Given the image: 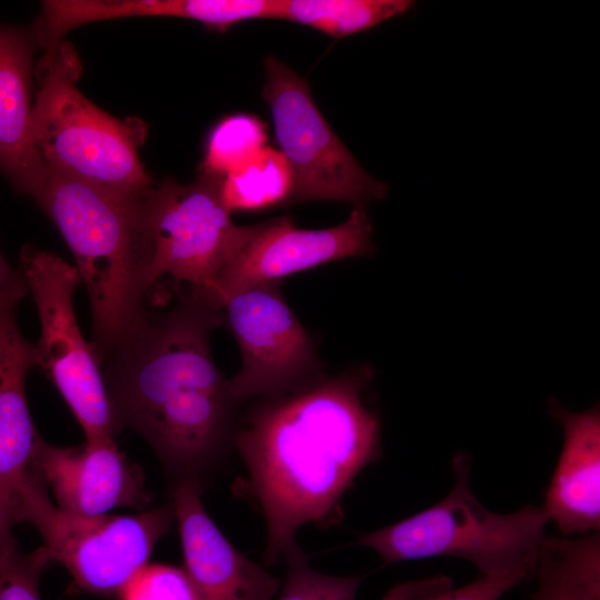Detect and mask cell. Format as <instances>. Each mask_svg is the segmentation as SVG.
Listing matches in <instances>:
<instances>
[{"label": "cell", "mask_w": 600, "mask_h": 600, "mask_svg": "<svg viewBox=\"0 0 600 600\" xmlns=\"http://www.w3.org/2000/svg\"><path fill=\"white\" fill-rule=\"evenodd\" d=\"M371 369L319 374L264 399L237 424L233 446L247 476L234 487L263 516L264 563L297 546L304 524L342 519L341 500L357 476L381 452V428L366 404Z\"/></svg>", "instance_id": "1"}, {"label": "cell", "mask_w": 600, "mask_h": 600, "mask_svg": "<svg viewBox=\"0 0 600 600\" xmlns=\"http://www.w3.org/2000/svg\"><path fill=\"white\" fill-rule=\"evenodd\" d=\"M538 588L533 600H600V591L578 579L559 557L549 537L541 543L536 576Z\"/></svg>", "instance_id": "23"}, {"label": "cell", "mask_w": 600, "mask_h": 600, "mask_svg": "<svg viewBox=\"0 0 600 600\" xmlns=\"http://www.w3.org/2000/svg\"><path fill=\"white\" fill-rule=\"evenodd\" d=\"M456 481L437 504L402 521L363 533L354 546L372 549L384 564L449 556L471 562L482 576L536 561L549 522L542 507L512 513L483 507L469 486L464 454L453 460Z\"/></svg>", "instance_id": "5"}, {"label": "cell", "mask_w": 600, "mask_h": 600, "mask_svg": "<svg viewBox=\"0 0 600 600\" xmlns=\"http://www.w3.org/2000/svg\"><path fill=\"white\" fill-rule=\"evenodd\" d=\"M262 98L292 176L289 204L340 201L362 208L384 198L388 186L369 176L316 106L308 82L273 56L263 60Z\"/></svg>", "instance_id": "9"}, {"label": "cell", "mask_w": 600, "mask_h": 600, "mask_svg": "<svg viewBox=\"0 0 600 600\" xmlns=\"http://www.w3.org/2000/svg\"><path fill=\"white\" fill-rule=\"evenodd\" d=\"M29 469L50 488L57 507L79 516H104L124 507L142 511L153 498L142 470L116 440L58 447L39 436Z\"/></svg>", "instance_id": "12"}, {"label": "cell", "mask_w": 600, "mask_h": 600, "mask_svg": "<svg viewBox=\"0 0 600 600\" xmlns=\"http://www.w3.org/2000/svg\"><path fill=\"white\" fill-rule=\"evenodd\" d=\"M220 308L241 352V369L230 379L239 404L283 394L321 374L316 343L283 298L281 283L237 291Z\"/></svg>", "instance_id": "10"}, {"label": "cell", "mask_w": 600, "mask_h": 600, "mask_svg": "<svg viewBox=\"0 0 600 600\" xmlns=\"http://www.w3.org/2000/svg\"><path fill=\"white\" fill-rule=\"evenodd\" d=\"M37 49L31 26L0 23V172L33 199L49 174L29 133Z\"/></svg>", "instance_id": "14"}, {"label": "cell", "mask_w": 600, "mask_h": 600, "mask_svg": "<svg viewBox=\"0 0 600 600\" xmlns=\"http://www.w3.org/2000/svg\"><path fill=\"white\" fill-rule=\"evenodd\" d=\"M222 179L199 171L190 183L166 178L144 193L151 288L169 277L210 301L220 272L248 232V226L234 224L222 201Z\"/></svg>", "instance_id": "7"}, {"label": "cell", "mask_w": 600, "mask_h": 600, "mask_svg": "<svg viewBox=\"0 0 600 600\" xmlns=\"http://www.w3.org/2000/svg\"><path fill=\"white\" fill-rule=\"evenodd\" d=\"M292 176L283 154L264 146L222 179L221 198L230 212L289 204Z\"/></svg>", "instance_id": "17"}, {"label": "cell", "mask_w": 600, "mask_h": 600, "mask_svg": "<svg viewBox=\"0 0 600 600\" xmlns=\"http://www.w3.org/2000/svg\"><path fill=\"white\" fill-rule=\"evenodd\" d=\"M564 432L562 450L542 507L563 537L600 530V412H571L553 402Z\"/></svg>", "instance_id": "15"}, {"label": "cell", "mask_w": 600, "mask_h": 600, "mask_svg": "<svg viewBox=\"0 0 600 600\" xmlns=\"http://www.w3.org/2000/svg\"><path fill=\"white\" fill-rule=\"evenodd\" d=\"M202 486L193 481L172 484L183 572L194 600H272L280 580L242 554L208 516Z\"/></svg>", "instance_id": "13"}, {"label": "cell", "mask_w": 600, "mask_h": 600, "mask_svg": "<svg viewBox=\"0 0 600 600\" xmlns=\"http://www.w3.org/2000/svg\"><path fill=\"white\" fill-rule=\"evenodd\" d=\"M19 523L17 514V492L0 490V547L13 536V527Z\"/></svg>", "instance_id": "26"}, {"label": "cell", "mask_w": 600, "mask_h": 600, "mask_svg": "<svg viewBox=\"0 0 600 600\" xmlns=\"http://www.w3.org/2000/svg\"><path fill=\"white\" fill-rule=\"evenodd\" d=\"M19 270L37 307L38 368L56 386L87 441L114 440L120 432L100 364L80 331L73 294L81 283L74 266L32 244L22 247Z\"/></svg>", "instance_id": "8"}, {"label": "cell", "mask_w": 600, "mask_h": 600, "mask_svg": "<svg viewBox=\"0 0 600 600\" xmlns=\"http://www.w3.org/2000/svg\"><path fill=\"white\" fill-rule=\"evenodd\" d=\"M372 226L364 209L354 208L340 224L302 229L282 216L253 226L220 272L210 301L220 308L227 296L332 261L373 252Z\"/></svg>", "instance_id": "11"}, {"label": "cell", "mask_w": 600, "mask_h": 600, "mask_svg": "<svg viewBox=\"0 0 600 600\" xmlns=\"http://www.w3.org/2000/svg\"><path fill=\"white\" fill-rule=\"evenodd\" d=\"M143 196L49 170L34 198L69 247L86 286L92 319L90 344L98 362L148 313L151 284Z\"/></svg>", "instance_id": "3"}, {"label": "cell", "mask_w": 600, "mask_h": 600, "mask_svg": "<svg viewBox=\"0 0 600 600\" xmlns=\"http://www.w3.org/2000/svg\"><path fill=\"white\" fill-rule=\"evenodd\" d=\"M283 558L287 576L276 600H356L363 577L321 573L310 566L298 544Z\"/></svg>", "instance_id": "21"}, {"label": "cell", "mask_w": 600, "mask_h": 600, "mask_svg": "<svg viewBox=\"0 0 600 600\" xmlns=\"http://www.w3.org/2000/svg\"><path fill=\"white\" fill-rule=\"evenodd\" d=\"M413 3L409 0H283L282 20L342 38L402 14Z\"/></svg>", "instance_id": "18"}, {"label": "cell", "mask_w": 600, "mask_h": 600, "mask_svg": "<svg viewBox=\"0 0 600 600\" xmlns=\"http://www.w3.org/2000/svg\"><path fill=\"white\" fill-rule=\"evenodd\" d=\"M81 70L76 49L64 39L43 51L34 66L32 143L50 171L143 196L154 184L139 157L147 124L98 108L77 87Z\"/></svg>", "instance_id": "4"}, {"label": "cell", "mask_w": 600, "mask_h": 600, "mask_svg": "<svg viewBox=\"0 0 600 600\" xmlns=\"http://www.w3.org/2000/svg\"><path fill=\"white\" fill-rule=\"evenodd\" d=\"M223 323L221 308L189 291L163 312L148 310L99 362L119 427L147 440L171 484L203 487L233 444L239 403L210 349Z\"/></svg>", "instance_id": "2"}, {"label": "cell", "mask_w": 600, "mask_h": 600, "mask_svg": "<svg viewBox=\"0 0 600 600\" xmlns=\"http://www.w3.org/2000/svg\"><path fill=\"white\" fill-rule=\"evenodd\" d=\"M29 293L27 281L19 269H13L0 251V314L17 309Z\"/></svg>", "instance_id": "25"}, {"label": "cell", "mask_w": 600, "mask_h": 600, "mask_svg": "<svg viewBox=\"0 0 600 600\" xmlns=\"http://www.w3.org/2000/svg\"><path fill=\"white\" fill-rule=\"evenodd\" d=\"M16 310L0 314V490L12 493L30 471L39 437L26 398V378L38 367V354L21 334Z\"/></svg>", "instance_id": "16"}, {"label": "cell", "mask_w": 600, "mask_h": 600, "mask_svg": "<svg viewBox=\"0 0 600 600\" xmlns=\"http://www.w3.org/2000/svg\"><path fill=\"white\" fill-rule=\"evenodd\" d=\"M51 562L43 547L24 553L9 538L0 547V600H41L40 578Z\"/></svg>", "instance_id": "22"}, {"label": "cell", "mask_w": 600, "mask_h": 600, "mask_svg": "<svg viewBox=\"0 0 600 600\" xmlns=\"http://www.w3.org/2000/svg\"><path fill=\"white\" fill-rule=\"evenodd\" d=\"M17 514L38 530L52 562H60L78 587L100 596L121 594L176 521L172 502L132 516L67 512L31 470L17 490Z\"/></svg>", "instance_id": "6"}, {"label": "cell", "mask_w": 600, "mask_h": 600, "mask_svg": "<svg viewBox=\"0 0 600 600\" xmlns=\"http://www.w3.org/2000/svg\"><path fill=\"white\" fill-rule=\"evenodd\" d=\"M266 141V124L257 117L244 113L227 117L208 138L200 171L223 178L261 150Z\"/></svg>", "instance_id": "20"}, {"label": "cell", "mask_w": 600, "mask_h": 600, "mask_svg": "<svg viewBox=\"0 0 600 600\" xmlns=\"http://www.w3.org/2000/svg\"><path fill=\"white\" fill-rule=\"evenodd\" d=\"M537 560L497 573L481 574L457 589L447 578L401 584L390 590L383 600H499L512 588L534 578Z\"/></svg>", "instance_id": "19"}, {"label": "cell", "mask_w": 600, "mask_h": 600, "mask_svg": "<svg viewBox=\"0 0 600 600\" xmlns=\"http://www.w3.org/2000/svg\"><path fill=\"white\" fill-rule=\"evenodd\" d=\"M122 600H194L182 569L147 564L121 592Z\"/></svg>", "instance_id": "24"}]
</instances>
